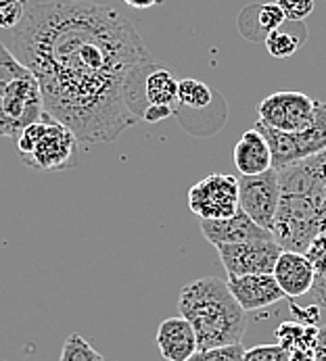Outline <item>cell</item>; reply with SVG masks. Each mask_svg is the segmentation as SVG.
<instances>
[{
  "instance_id": "1",
  "label": "cell",
  "mask_w": 326,
  "mask_h": 361,
  "mask_svg": "<svg viewBox=\"0 0 326 361\" xmlns=\"http://www.w3.org/2000/svg\"><path fill=\"white\" fill-rule=\"evenodd\" d=\"M13 52L36 75L44 113L84 145L113 142L138 123L147 78L162 67L128 17L88 0L30 6Z\"/></svg>"
},
{
  "instance_id": "2",
  "label": "cell",
  "mask_w": 326,
  "mask_h": 361,
  "mask_svg": "<svg viewBox=\"0 0 326 361\" xmlns=\"http://www.w3.org/2000/svg\"><path fill=\"white\" fill-rule=\"evenodd\" d=\"M276 171L280 203L272 236L282 251L303 253L318 234H326V151Z\"/></svg>"
},
{
  "instance_id": "3",
  "label": "cell",
  "mask_w": 326,
  "mask_h": 361,
  "mask_svg": "<svg viewBox=\"0 0 326 361\" xmlns=\"http://www.w3.org/2000/svg\"><path fill=\"white\" fill-rule=\"evenodd\" d=\"M180 315L193 326L199 349L241 345L247 330V311L234 301L228 284L214 276L188 282L178 299Z\"/></svg>"
},
{
  "instance_id": "4",
  "label": "cell",
  "mask_w": 326,
  "mask_h": 361,
  "mask_svg": "<svg viewBox=\"0 0 326 361\" xmlns=\"http://www.w3.org/2000/svg\"><path fill=\"white\" fill-rule=\"evenodd\" d=\"M42 117L44 101L36 75L0 42V136L17 138Z\"/></svg>"
},
{
  "instance_id": "5",
  "label": "cell",
  "mask_w": 326,
  "mask_h": 361,
  "mask_svg": "<svg viewBox=\"0 0 326 361\" xmlns=\"http://www.w3.org/2000/svg\"><path fill=\"white\" fill-rule=\"evenodd\" d=\"M78 145L73 132L47 113L17 136V149L23 163L40 171H63L73 167Z\"/></svg>"
},
{
  "instance_id": "6",
  "label": "cell",
  "mask_w": 326,
  "mask_h": 361,
  "mask_svg": "<svg viewBox=\"0 0 326 361\" xmlns=\"http://www.w3.org/2000/svg\"><path fill=\"white\" fill-rule=\"evenodd\" d=\"M255 128L268 140L272 153V167L282 169L308 157L320 155L326 151V103L316 101L314 121L299 132H276L264 123H255Z\"/></svg>"
},
{
  "instance_id": "7",
  "label": "cell",
  "mask_w": 326,
  "mask_h": 361,
  "mask_svg": "<svg viewBox=\"0 0 326 361\" xmlns=\"http://www.w3.org/2000/svg\"><path fill=\"white\" fill-rule=\"evenodd\" d=\"M188 207L199 219H228L239 211V180L210 173L188 190Z\"/></svg>"
},
{
  "instance_id": "8",
  "label": "cell",
  "mask_w": 326,
  "mask_h": 361,
  "mask_svg": "<svg viewBox=\"0 0 326 361\" xmlns=\"http://www.w3.org/2000/svg\"><path fill=\"white\" fill-rule=\"evenodd\" d=\"M260 123L276 132H299L314 121L316 101L303 92H274L258 104Z\"/></svg>"
},
{
  "instance_id": "9",
  "label": "cell",
  "mask_w": 326,
  "mask_h": 361,
  "mask_svg": "<svg viewBox=\"0 0 326 361\" xmlns=\"http://www.w3.org/2000/svg\"><path fill=\"white\" fill-rule=\"evenodd\" d=\"M280 203L278 171L272 167L260 176L239 178V209L247 213L258 226L272 232Z\"/></svg>"
},
{
  "instance_id": "10",
  "label": "cell",
  "mask_w": 326,
  "mask_h": 361,
  "mask_svg": "<svg viewBox=\"0 0 326 361\" xmlns=\"http://www.w3.org/2000/svg\"><path fill=\"white\" fill-rule=\"evenodd\" d=\"M216 249L228 276L272 274L276 261L282 253L280 245L274 238L239 243V245H219Z\"/></svg>"
},
{
  "instance_id": "11",
  "label": "cell",
  "mask_w": 326,
  "mask_h": 361,
  "mask_svg": "<svg viewBox=\"0 0 326 361\" xmlns=\"http://www.w3.org/2000/svg\"><path fill=\"white\" fill-rule=\"evenodd\" d=\"M199 228H201L203 236L214 247L251 243V240H270V238H274L270 230L258 226L241 209L232 217H228V219H201V226Z\"/></svg>"
},
{
  "instance_id": "12",
  "label": "cell",
  "mask_w": 326,
  "mask_h": 361,
  "mask_svg": "<svg viewBox=\"0 0 326 361\" xmlns=\"http://www.w3.org/2000/svg\"><path fill=\"white\" fill-rule=\"evenodd\" d=\"M230 295L243 311H258L270 307L284 299L278 282L272 274H253V276H228L226 280Z\"/></svg>"
},
{
  "instance_id": "13",
  "label": "cell",
  "mask_w": 326,
  "mask_h": 361,
  "mask_svg": "<svg viewBox=\"0 0 326 361\" xmlns=\"http://www.w3.org/2000/svg\"><path fill=\"white\" fill-rule=\"evenodd\" d=\"M274 280L278 282L280 290L286 299H299L310 295L314 284V269L303 253L297 251H282L272 271Z\"/></svg>"
},
{
  "instance_id": "14",
  "label": "cell",
  "mask_w": 326,
  "mask_h": 361,
  "mask_svg": "<svg viewBox=\"0 0 326 361\" xmlns=\"http://www.w3.org/2000/svg\"><path fill=\"white\" fill-rule=\"evenodd\" d=\"M157 347L163 360L167 361H188L199 351L197 334L182 315L167 317L159 324Z\"/></svg>"
},
{
  "instance_id": "15",
  "label": "cell",
  "mask_w": 326,
  "mask_h": 361,
  "mask_svg": "<svg viewBox=\"0 0 326 361\" xmlns=\"http://www.w3.org/2000/svg\"><path fill=\"white\" fill-rule=\"evenodd\" d=\"M234 165L241 176H260L272 169L270 145L258 128L247 130L234 145Z\"/></svg>"
},
{
  "instance_id": "16",
  "label": "cell",
  "mask_w": 326,
  "mask_h": 361,
  "mask_svg": "<svg viewBox=\"0 0 326 361\" xmlns=\"http://www.w3.org/2000/svg\"><path fill=\"white\" fill-rule=\"evenodd\" d=\"M284 13L276 2H266V4H251L243 8L239 17V30L245 38L264 42L274 30H278L284 23Z\"/></svg>"
},
{
  "instance_id": "17",
  "label": "cell",
  "mask_w": 326,
  "mask_h": 361,
  "mask_svg": "<svg viewBox=\"0 0 326 361\" xmlns=\"http://www.w3.org/2000/svg\"><path fill=\"white\" fill-rule=\"evenodd\" d=\"M308 40V30L303 21H284L278 30L268 34L264 40L266 49L274 59H289Z\"/></svg>"
},
{
  "instance_id": "18",
  "label": "cell",
  "mask_w": 326,
  "mask_h": 361,
  "mask_svg": "<svg viewBox=\"0 0 326 361\" xmlns=\"http://www.w3.org/2000/svg\"><path fill=\"white\" fill-rule=\"evenodd\" d=\"M318 328L316 324H301V322H282L276 330V345H280L286 353L295 351H314Z\"/></svg>"
},
{
  "instance_id": "19",
  "label": "cell",
  "mask_w": 326,
  "mask_h": 361,
  "mask_svg": "<svg viewBox=\"0 0 326 361\" xmlns=\"http://www.w3.org/2000/svg\"><path fill=\"white\" fill-rule=\"evenodd\" d=\"M147 103L149 104H165V106H178V80L167 71L159 67L147 78L145 86Z\"/></svg>"
},
{
  "instance_id": "20",
  "label": "cell",
  "mask_w": 326,
  "mask_h": 361,
  "mask_svg": "<svg viewBox=\"0 0 326 361\" xmlns=\"http://www.w3.org/2000/svg\"><path fill=\"white\" fill-rule=\"evenodd\" d=\"M214 101V90L195 78L178 80V104L186 109H205Z\"/></svg>"
},
{
  "instance_id": "21",
  "label": "cell",
  "mask_w": 326,
  "mask_h": 361,
  "mask_svg": "<svg viewBox=\"0 0 326 361\" xmlns=\"http://www.w3.org/2000/svg\"><path fill=\"white\" fill-rule=\"evenodd\" d=\"M59 361H105V357L78 332H71L61 349Z\"/></svg>"
},
{
  "instance_id": "22",
  "label": "cell",
  "mask_w": 326,
  "mask_h": 361,
  "mask_svg": "<svg viewBox=\"0 0 326 361\" xmlns=\"http://www.w3.org/2000/svg\"><path fill=\"white\" fill-rule=\"evenodd\" d=\"M28 13L25 0H0V27L2 30H15Z\"/></svg>"
},
{
  "instance_id": "23",
  "label": "cell",
  "mask_w": 326,
  "mask_h": 361,
  "mask_svg": "<svg viewBox=\"0 0 326 361\" xmlns=\"http://www.w3.org/2000/svg\"><path fill=\"white\" fill-rule=\"evenodd\" d=\"M243 353V345H226L214 349H199L188 361H241Z\"/></svg>"
},
{
  "instance_id": "24",
  "label": "cell",
  "mask_w": 326,
  "mask_h": 361,
  "mask_svg": "<svg viewBox=\"0 0 326 361\" xmlns=\"http://www.w3.org/2000/svg\"><path fill=\"white\" fill-rule=\"evenodd\" d=\"M306 259L310 261L312 269H314V278L326 276V234H318L308 249L303 251Z\"/></svg>"
},
{
  "instance_id": "25",
  "label": "cell",
  "mask_w": 326,
  "mask_h": 361,
  "mask_svg": "<svg viewBox=\"0 0 326 361\" xmlns=\"http://www.w3.org/2000/svg\"><path fill=\"white\" fill-rule=\"evenodd\" d=\"M286 21H303L314 13L316 0H276Z\"/></svg>"
},
{
  "instance_id": "26",
  "label": "cell",
  "mask_w": 326,
  "mask_h": 361,
  "mask_svg": "<svg viewBox=\"0 0 326 361\" xmlns=\"http://www.w3.org/2000/svg\"><path fill=\"white\" fill-rule=\"evenodd\" d=\"M241 361H289V353L280 345H258L245 349Z\"/></svg>"
},
{
  "instance_id": "27",
  "label": "cell",
  "mask_w": 326,
  "mask_h": 361,
  "mask_svg": "<svg viewBox=\"0 0 326 361\" xmlns=\"http://www.w3.org/2000/svg\"><path fill=\"white\" fill-rule=\"evenodd\" d=\"M176 113V109L174 106H165V104H147V109H145V121H149V123H159L163 119H167V117H171Z\"/></svg>"
},
{
  "instance_id": "28",
  "label": "cell",
  "mask_w": 326,
  "mask_h": 361,
  "mask_svg": "<svg viewBox=\"0 0 326 361\" xmlns=\"http://www.w3.org/2000/svg\"><path fill=\"white\" fill-rule=\"evenodd\" d=\"M310 295L314 297V303H316L320 310H326V276L314 278V284H312Z\"/></svg>"
},
{
  "instance_id": "29",
  "label": "cell",
  "mask_w": 326,
  "mask_h": 361,
  "mask_svg": "<svg viewBox=\"0 0 326 361\" xmlns=\"http://www.w3.org/2000/svg\"><path fill=\"white\" fill-rule=\"evenodd\" d=\"M291 311H293V315L297 317V322H301V324H316L318 322V305L316 307H295L293 303H291Z\"/></svg>"
},
{
  "instance_id": "30",
  "label": "cell",
  "mask_w": 326,
  "mask_h": 361,
  "mask_svg": "<svg viewBox=\"0 0 326 361\" xmlns=\"http://www.w3.org/2000/svg\"><path fill=\"white\" fill-rule=\"evenodd\" d=\"M314 360L326 361V326L318 328V334H316V345H314Z\"/></svg>"
},
{
  "instance_id": "31",
  "label": "cell",
  "mask_w": 326,
  "mask_h": 361,
  "mask_svg": "<svg viewBox=\"0 0 326 361\" xmlns=\"http://www.w3.org/2000/svg\"><path fill=\"white\" fill-rule=\"evenodd\" d=\"M128 6H132V8H138V11H147V8H151V6H157V4H162L163 0H123Z\"/></svg>"
}]
</instances>
